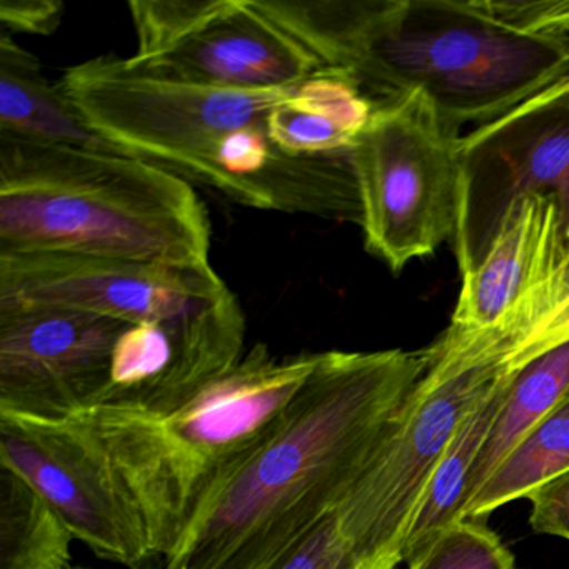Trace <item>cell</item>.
I'll return each instance as SVG.
<instances>
[{"mask_svg": "<svg viewBox=\"0 0 569 569\" xmlns=\"http://www.w3.org/2000/svg\"><path fill=\"white\" fill-rule=\"evenodd\" d=\"M375 102L421 91L458 129L569 76V0H251Z\"/></svg>", "mask_w": 569, "mask_h": 569, "instance_id": "cell-1", "label": "cell"}, {"mask_svg": "<svg viewBox=\"0 0 569 569\" xmlns=\"http://www.w3.org/2000/svg\"><path fill=\"white\" fill-rule=\"evenodd\" d=\"M429 365L326 351L268 442L206 502L166 569H264L336 511Z\"/></svg>", "mask_w": 569, "mask_h": 569, "instance_id": "cell-2", "label": "cell"}, {"mask_svg": "<svg viewBox=\"0 0 569 569\" xmlns=\"http://www.w3.org/2000/svg\"><path fill=\"white\" fill-rule=\"evenodd\" d=\"M211 266V222L184 178L142 159L0 134V254Z\"/></svg>", "mask_w": 569, "mask_h": 569, "instance_id": "cell-3", "label": "cell"}, {"mask_svg": "<svg viewBox=\"0 0 569 569\" xmlns=\"http://www.w3.org/2000/svg\"><path fill=\"white\" fill-rule=\"evenodd\" d=\"M319 356L279 358L256 345L178 408L92 406L71 416L104 449L158 558H169L206 502L278 431Z\"/></svg>", "mask_w": 569, "mask_h": 569, "instance_id": "cell-4", "label": "cell"}, {"mask_svg": "<svg viewBox=\"0 0 569 569\" xmlns=\"http://www.w3.org/2000/svg\"><path fill=\"white\" fill-rule=\"evenodd\" d=\"M429 365L336 508L359 569H398L416 509L459 426L521 366L516 351L442 332Z\"/></svg>", "mask_w": 569, "mask_h": 569, "instance_id": "cell-5", "label": "cell"}, {"mask_svg": "<svg viewBox=\"0 0 569 569\" xmlns=\"http://www.w3.org/2000/svg\"><path fill=\"white\" fill-rule=\"evenodd\" d=\"M461 129L421 91L376 106L349 151L369 254L399 274L455 239Z\"/></svg>", "mask_w": 569, "mask_h": 569, "instance_id": "cell-6", "label": "cell"}, {"mask_svg": "<svg viewBox=\"0 0 569 569\" xmlns=\"http://www.w3.org/2000/svg\"><path fill=\"white\" fill-rule=\"evenodd\" d=\"M129 11L138 51L124 62L146 78L279 91L322 69L249 0H132Z\"/></svg>", "mask_w": 569, "mask_h": 569, "instance_id": "cell-7", "label": "cell"}, {"mask_svg": "<svg viewBox=\"0 0 569 569\" xmlns=\"http://www.w3.org/2000/svg\"><path fill=\"white\" fill-rule=\"evenodd\" d=\"M459 274L481 261L506 212L531 194L558 202L569 244V76L459 139Z\"/></svg>", "mask_w": 569, "mask_h": 569, "instance_id": "cell-8", "label": "cell"}, {"mask_svg": "<svg viewBox=\"0 0 569 569\" xmlns=\"http://www.w3.org/2000/svg\"><path fill=\"white\" fill-rule=\"evenodd\" d=\"M0 462L28 479L106 561L152 569L141 516L94 436L74 419L0 412Z\"/></svg>", "mask_w": 569, "mask_h": 569, "instance_id": "cell-9", "label": "cell"}, {"mask_svg": "<svg viewBox=\"0 0 569 569\" xmlns=\"http://www.w3.org/2000/svg\"><path fill=\"white\" fill-rule=\"evenodd\" d=\"M128 326L52 306L0 308V412L66 419L98 405Z\"/></svg>", "mask_w": 569, "mask_h": 569, "instance_id": "cell-10", "label": "cell"}, {"mask_svg": "<svg viewBox=\"0 0 569 569\" xmlns=\"http://www.w3.org/2000/svg\"><path fill=\"white\" fill-rule=\"evenodd\" d=\"M244 336V312L229 288L178 315L129 325L96 406L178 408L238 366Z\"/></svg>", "mask_w": 569, "mask_h": 569, "instance_id": "cell-11", "label": "cell"}, {"mask_svg": "<svg viewBox=\"0 0 569 569\" xmlns=\"http://www.w3.org/2000/svg\"><path fill=\"white\" fill-rule=\"evenodd\" d=\"M226 288L212 266L182 269L61 252L0 254V308L52 306L136 325L178 315Z\"/></svg>", "mask_w": 569, "mask_h": 569, "instance_id": "cell-12", "label": "cell"}, {"mask_svg": "<svg viewBox=\"0 0 569 569\" xmlns=\"http://www.w3.org/2000/svg\"><path fill=\"white\" fill-rule=\"evenodd\" d=\"M558 202L531 194L506 212L481 261L461 274L448 331L481 335L498 329L568 254Z\"/></svg>", "mask_w": 569, "mask_h": 569, "instance_id": "cell-13", "label": "cell"}, {"mask_svg": "<svg viewBox=\"0 0 569 569\" xmlns=\"http://www.w3.org/2000/svg\"><path fill=\"white\" fill-rule=\"evenodd\" d=\"M375 109L351 76L322 68L272 109L269 134L291 156L346 154Z\"/></svg>", "mask_w": 569, "mask_h": 569, "instance_id": "cell-14", "label": "cell"}, {"mask_svg": "<svg viewBox=\"0 0 569 569\" xmlns=\"http://www.w3.org/2000/svg\"><path fill=\"white\" fill-rule=\"evenodd\" d=\"M0 134L128 156L92 131L59 84L52 86L42 76L38 59L2 31Z\"/></svg>", "mask_w": 569, "mask_h": 569, "instance_id": "cell-15", "label": "cell"}, {"mask_svg": "<svg viewBox=\"0 0 569 569\" xmlns=\"http://www.w3.org/2000/svg\"><path fill=\"white\" fill-rule=\"evenodd\" d=\"M515 372L516 369L506 375L459 426L409 526L402 548L406 565L418 559L442 531L461 522L469 472L495 425Z\"/></svg>", "mask_w": 569, "mask_h": 569, "instance_id": "cell-16", "label": "cell"}, {"mask_svg": "<svg viewBox=\"0 0 569 569\" xmlns=\"http://www.w3.org/2000/svg\"><path fill=\"white\" fill-rule=\"evenodd\" d=\"M568 391L569 341L535 356L516 369L495 425L469 472L465 508L522 436Z\"/></svg>", "mask_w": 569, "mask_h": 569, "instance_id": "cell-17", "label": "cell"}, {"mask_svg": "<svg viewBox=\"0 0 569 569\" xmlns=\"http://www.w3.org/2000/svg\"><path fill=\"white\" fill-rule=\"evenodd\" d=\"M72 539L51 502L0 462V569H71Z\"/></svg>", "mask_w": 569, "mask_h": 569, "instance_id": "cell-18", "label": "cell"}, {"mask_svg": "<svg viewBox=\"0 0 569 569\" xmlns=\"http://www.w3.org/2000/svg\"><path fill=\"white\" fill-rule=\"evenodd\" d=\"M569 471V391L508 452L478 495L462 509L461 521H482L495 509Z\"/></svg>", "mask_w": 569, "mask_h": 569, "instance_id": "cell-19", "label": "cell"}, {"mask_svg": "<svg viewBox=\"0 0 569 569\" xmlns=\"http://www.w3.org/2000/svg\"><path fill=\"white\" fill-rule=\"evenodd\" d=\"M522 335L516 346L521 362L569 341V251L521 306Z\"/></svg>", "mask_w": 569, "mask_h": 569, "instance_id": "cell-20", "label": "cell"}, {"mask_svg": "<svg viewBox=\"0 0 569 569\" xmlns=\"http://www.w3.org/2000/svg\"><path fill=\"white\" fill-rule=\"evenodd\" d=\"M408 568L515 569V559L485 522L465 519L442 531Z\"/></svg>", "mask_w": 569, "mask_h": 569, "instance_id": "cell-21", "label": "cell"}, {"mask_svg": "<svg viewBox=\"0 0 569 569\" xmlns=\"http://www.w3.org/2000/svg\"><path fill=\"white\" fill-rule=\"evenodd\" d=\"M264 569H359V566L331 512Z\"/></svg>", "mask_w": 569, "mask_h": 569, "instance_id": "cell-22", "label": "cell"}, {"mask_svg": "<svg viewBox=\"0 0 569 569\" xmlns=\"http://www.w3.org/2000/svg\"><path fill=\"white\" fill-rule=\"evenodd\" d=\"M64 16L59 0H0V31L49 36L58 31Z\"/></svg>", "mask_w": 569, "mask_h": 569, "instance_id": "cell-23", "label": "cell"}, {"mask_svg": "<svg viewBox=\"0 0 569 569\" xmlns=\"http://www.w3.org/2000/svg\"><path fill=\"white\" fill-rule=\"evenodd\" d=\"M532 529L569 539V471L529 492Z\"/></svg>", "mask_w": 569, "mask_h": 569, "instance_id": "cell-24", "label": "cell"}, {"mask_svg": "<svg viewBox=\"0 0 569 569\" xmlns=\"http://www.w3.org/2000/svg\"><path fill=\"white\" fill-rule=\"evenodd\" d=\"M71 569H79V568H71Z\"/></svg>", "mask_w": 569, "mask_h": 569, "instance_id": "cell-25", "label": "cell"}]
</instances>
